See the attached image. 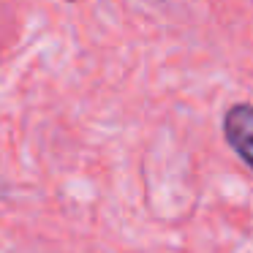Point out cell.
Returning <instances> with one entry per match:
<instances>
[{"mask_svg": "<svg viewBox=\"0 0 253 253\" xmlns=\"http://www.w3.org/2000/svg\"><path fill=\"white\" fill-rule=\"evenodd\" d=\"M223 136L229 147L253 169V106L234 104L223 117Z\"/></svg>", "mask_w": 253, "mask_h": 253, "instance_id": "cell-1", "label": "cell"}]
</instances>
